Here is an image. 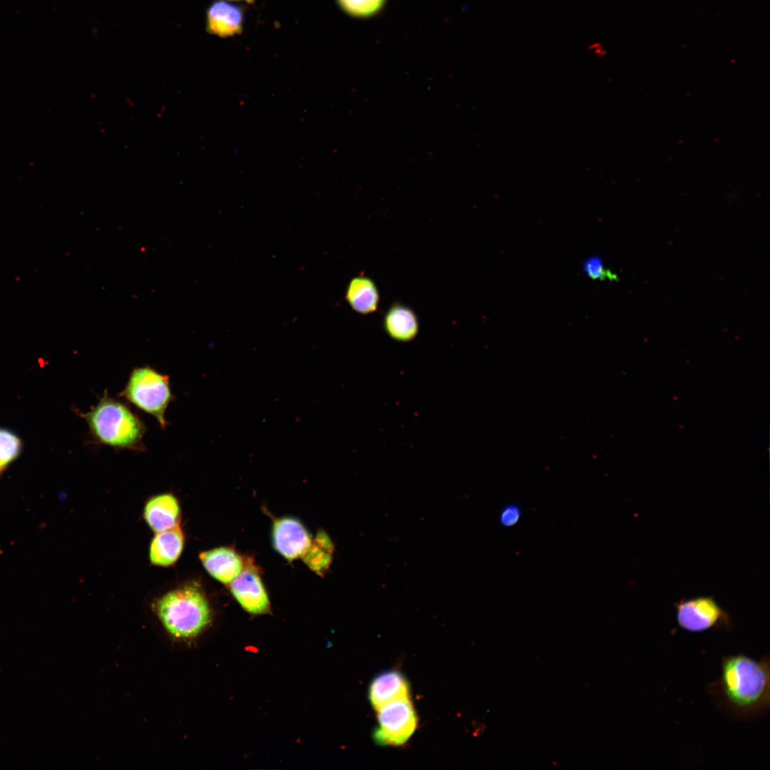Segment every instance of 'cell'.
Segmentation results:
<instances>
[{
	"mask_svg": "<svg viewBox=\"0 0 770 770\" xmlns=\"http://www.w3.org/2000/svg\"><path fill=\"white\" fill-rule=\"evenodd\" d=\"M716 707L730 718L751 720L769 710V659L756 660L742 653L721 661L719 677L707 686Z\"/></svg>",
	"mask_w": 770,
	"mask_h": 770,
	"instance_id": "6da1fadb",
	"label": "cell"
},
{
	"mask_svg": "<svg viewBox=\"0 0 770 770\" xmlns=\"http://www.w3.org/2000/svg\"><path fill=\"white\" fill-rule=\"evenodd\" d=\"M152 610L167 636L178 643L199 637L212 621V610L203 588L187 582L155 600Z\"/></svg>",
	"mask_w": 770,
	"mask_h": 770,
	"instance_id": "7a4b0ae2",
	"label": "cell"
},
{
	"mask_svg": "<svg viewBox=\"0 0 770 770\" xmlns=\"http://www.w3.org/2000/svg\"><path fill=\"white\" fill-rule=\"evenodd\" d=\"M81 416L92 437L99 443L118 449H144V423L126 404L111 397L107 392L95 406Z\"/></svg>",
	"mask_w": 770,
	"mask_h": 770,
	"instance_id": "3957f363",
	"label": "cell"
},
{
	"mask_svg": "<svg viewBox=\"0 0 770 770\" xmlns=\"http://www.w3.org/2000/svg\"><path fill=\"white\" fill-rule=\"evenodd\" d=\"M120 396L167 426L165 412L173 399L169 377L150 366L134 368Z\"/></svg>",
	"mask_w": 770,
	"mask_h": 770,
	"instance_id": "277c9868",
	"label": "cell"
},
{
	"mask_svg": "<svg viewBox=\"0 0 770 770\" xmlns=\"http://www.w3.org/2000/svg\"><path fill=\"white\" fill-rule=\"evenodd\" d=\"M674 606L677 624L687 632L700 633L711 630L730 631L733 628L730 615L713 596L682 598Z\"/></svg>",
	"mask_w": 770,
	"mask_h": 770,
	"instance_id": "5b68a950",
	"label": "cell"
},
{
	"mask_svg": "<svg viewBox=\"0 0 770 770\" xmlns=\"http://www.w3.org/2000/svg\"><path fill=\"white\" fill-rule=\"evenodd\" d=\"M376 711L378 724L373 732L376 744L399 746L414 733L417 717L410 697L391 701Z\"/></svg>",
	"mask_w": 770,
	"mask_h": 770,
	"instance_id": "8992f818",
	"label": "cell"
},
{
	"mask_svg": "<svg viewBox=\"0 0 770 770\" xmlns=\"http://www.w3.org/2000/svg\"><path fill=\"white\" fill-rule=\"evenodd\" d=\"M233 597L247 612L265 614L270 610V602L262 578L253 564L246 563L241 573L230 584Z\"/></svg>",
	"mask_w": 770,
	"mask_h": 770,
	"instance_id": "52a82bcc",
	"label": "cell"
},
{
	"mask_svg": "<svg viewBox=\"0 0 770 770\" xmlns=\"http://www.w3.org/2000/svg\"><path fill=\"white\" fill-rule=\"evenodd\" d=\"M271 536L274 550L289 561L302 558L312 539L305 525L292 516L275 519Z\"/></svg>",
	"mask_w": 770,
	"mask_h": 770,
	"instance_id": "ba28073f",
	"label": "cell"
},
{
	"mask_svg": "<svg viewBox=\"0 0 770 770\" xmlns=\"http://www.w3.org/2000/svg\"><path fill=\"white\" fill-rule=\"evenodd\" d=\"M244 20L242 7L226 0H215L206 11L205 29L220 38L232 37L242 34Z\"/></svg>",
	"mask_w": 770,
	"mask_h": 770,
	"instance_id": "9c48e42d",
	"label": "cell"
},
{
	"mask_svg": "<svg viewBox=\"0 0 770 770\" xmlns=\"http://www.w3.org/2000/svg\"><path fill=\"white\" fill-rule=\"evenodd\" d=\"M205 570L217 581L229 585L245 567V560L233 548L219 547L200 554Z\"/></svg>",
	"mask_w": 770,
	"mask_h": 770,
	"instance_id": "30bf717a",
	"label": "cell"
},
{
	"mask_svg": "<svg viewBox=\"0 0 770 770\" xmlns=\"http://www.w3.org/2000/svg\"><path fill=\"white\" fill-rule=\"evenodd\" d=\"M410 697V687L404 675L396 669L377 674L369 688V699L376 710L383 705L399 699Z\"/></svg>",
	"mask_w": 770,
	"mask_h": 770,
	"instance_id": "8fae6325",
	"label": "cell"
},
{
	"mask_svg": "<svg viewBox=\"0 0 770 770\" xmlns=\"http://www.w3.org/2000/svg\"><path fill=\"white\" fill-rule=\"evenodd\" d=\"M143 518L155 533L179 525L180 508L177 498L171 493L150 498L144 507Z\"/></svg>",
	"mask_w": 770,
	"mask_h": 770,
	"instance_id": "7c38bea8",
	"label": "cell"
},
{
	"mask_svg": "<svg viewBox=\"0 0 770 770\" xmlns=\"http://www.w3.org/2000/svg\"><path fill=\"white\" fill-rule=\"evenodd\" d=\"M184 543L185 536L179 525L155 533L150 545V563L160 567L175 564L183 552Z\"/></svg>",
	"mask_w": 770,
	"mask_h": 770,
	"instance_id": "4fadbf2b",
	"label": "cell"
},
{
	"mask_svg": "<svg viewBox=\"0 0 770 770\" xmlns=\"http://www.w3.org/2000/svg\"><path fill=\"white\" fill-rule=\"evenodd\" d=\"M383 327L393 339L408 342L414 339L419 330V322L415 312L401 304H393L383 317Z\"/></svg>",
	"mask_w": 770,
	"mask_h": 770,
	"instance_id": "5bb4252c",
	"label": "cell"
},
{
	"mask_svg": "<svg viewBox=\"0 0 770 770\" xmlns=\"http://www.w3.org/2000/svg\"><path fill=\"white\" fill-rule=\"evenodd\" d=\"M345 298L354 312L369 314L377 309L380 297L373 279L365 275H358L349 281Z\"/></svg>",
	"mask_w": 770,
	"mask_h": 770,
	"instance_id": "9a60e30c",
	"label": "cell"
},
{
	"mask_svg": "<svg viewBox=\"0 0 770 770\" xmlns=\"http://www.w3.org/2000/svg\"><path fill=\"white\" fill-rule=\"evenodd\" d=\"M334 544L323 530L319 531L302 557L304 563L316 573L323 575L329 568L334 553Z\"/></svg>",
	"mask_w": 770,
	"mask_h": 770,
	"instance_id": "2e32d148",
	"label": "cell"
},
{
	"mask_svg": "<svg viewBox=\"0 0 770 770\" xmlns=\"http://www.w3.org/2000/svg\"><path fill=\"white\" fill-rule=\"evenodd\" d=\"M385 0H337L339 7L354 17H367L379 11Z\"/></svg>",
	"mask_w": 770,
	"mask_h": 770,
	"instance_id": "e0dca14e",
	"label": "cell"
},
{
	"mask_svg": "<svg viewBox=\"0 0 770 770\" xmlns=\"http://www.w3.org/2000/svg\"><path fill=\"white\" fill-rule=\"evenodd\" d=\"M21 449L19 439L10 431L0 429V468L13 461Z\"/></svg>",
	"mask_w": 770,
	"mask_h": 770,
	"instance_id": "ac0fdd59",
	"label": "cell"
},
{
	"mask_svg": "<svg viewBox=\"0 0 770 770\" xmlns=\"http://www.w3.org/2000/svg\"><path fill=\"white\" fill-rule=\"evenodd\" d=\"M584 269L589 277L593 279L617 280V276L609 269L605 268L601 260L597 257H592L586 261Z\"/></svg>",
	"mask_w": 770,
	"mask_h": 770,
	"instance_id": "d6986e66",
	"label": "cell"
},
{
	"mask_svg": "<svg viewBox=\"0 0 770 770\" xmlns=\"http://www.w3.org/2000/svg\"><path fill=\"white\" fill-rule=\"evenodd\" d=\"M522 516L520 507L515 503H509L502 508L498 515V521L503 527L510 528L515 525Z\"/></svg>",
	"mask_w": 770,
	"mask_h": 770,
	"instance_id": "ffe728a7",
	"label": "cell"
},
{
	"mask_svg": "<svg viewBox=\"0 0 770 770\" xmlns=\"http://www.w3.org/2000/svg\"><path fill=\"white\" fill-rule=\"evenodd\" d=\"M227 1H228V0H227ZM229 1H245V2L248 3V4H252V3H253V2H254V0H229Z\"/></svg>",
	"mask_w": 770,
	"mask_h": 770,
	"instance_id": "44dd1931",
	"label": "cell"
},
{
	"mask_svg": "<svg viewBox=\"0 0 770 770\" xmlns=\"http://www.w3.org/2000/svg\"><path fill=\"white\" fill-rule=\"evenodd\" d=\"M0 471H1V468H0Z\"/></svg>",
	"mask_w": 770,
	"mask_h": 770,
	"instance_id": "7402d4cb",
	"label": "cell"
}]
</instances>
